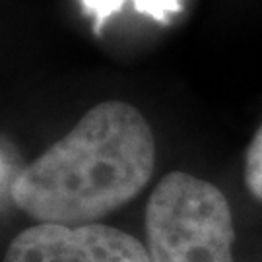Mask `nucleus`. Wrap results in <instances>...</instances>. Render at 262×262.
Wrapping results in <instances>:
<instances>
[{"label": "nucleus", "mask_w": 262, "mask_h": 262, "mask_svg": "<svg viewBox=\"0 0 262 262\" xmlns=\"http://www.w3.org/2000/svg\"><path fill=\"white\" fill-rule=\"evenodd\" d=\"M245 183L253 196L262 200V126L253 136L245 156Z\"/></svg>", "instance_id": "obj_5"}, {"label": "nucleus", "mask_w": 262, "mask_h": 262, "mask_svg": "<svg viewBox=\"0 0 262 262\" xmlns=\"http://www.w3.org/2000/svg\"><path fill=\"white\" fill-rule=\"evenodd\" d=\"M156 167V142L136 107L103 101L10 183L14 204L45 224H94L138 196Z\"/></svg>", "instance_id": "obj_1"}, {"label": "nucleus", "mask_w": 262, "mask_h": 262, "mask_svg": "<svg viewBox=\"0 0 262 262\" xmlns=\"http://www.w3.org/2000/svg\"><path fill=\"white\" fill-rule=\"evenodd\" d=\"M4 262H151L148 247L103 224L31 225L10 243Z\"/></svg>", "instance_id": "obj_3"}, {"label": "nucleus", "mask_w": 262, "mask_h": 262, "mask_svg": "<svg viewBox=\"0 0 262 262\" xmlns=\"http://www.w3.org/2000/svg\"><path fill=\"white\" fill-rule=\"evenodd\" d=\"M151 262H233L231 208L212 183L173 171L158 183L146 206Z\"/></svg>", "instance_id": "obj_2"}, {"label": "nucleus", "mask_w": 262, "mask_h": 262, "mask_svg": "<svg viewBox=\"0 0 262 262\" xmlns=\"http://www.w3.org/2000/svg\"><path fill=\"white\" fill-rule=\"evenodd\" d=\"M126 2H130L138 14L150 16L159 24H167L169 16L183 10V0H82V6L94 18V31L101 33L105 21L113 14L121 12Z\"/></svg>", "instance_id": "obj_4"}]
</instances>
